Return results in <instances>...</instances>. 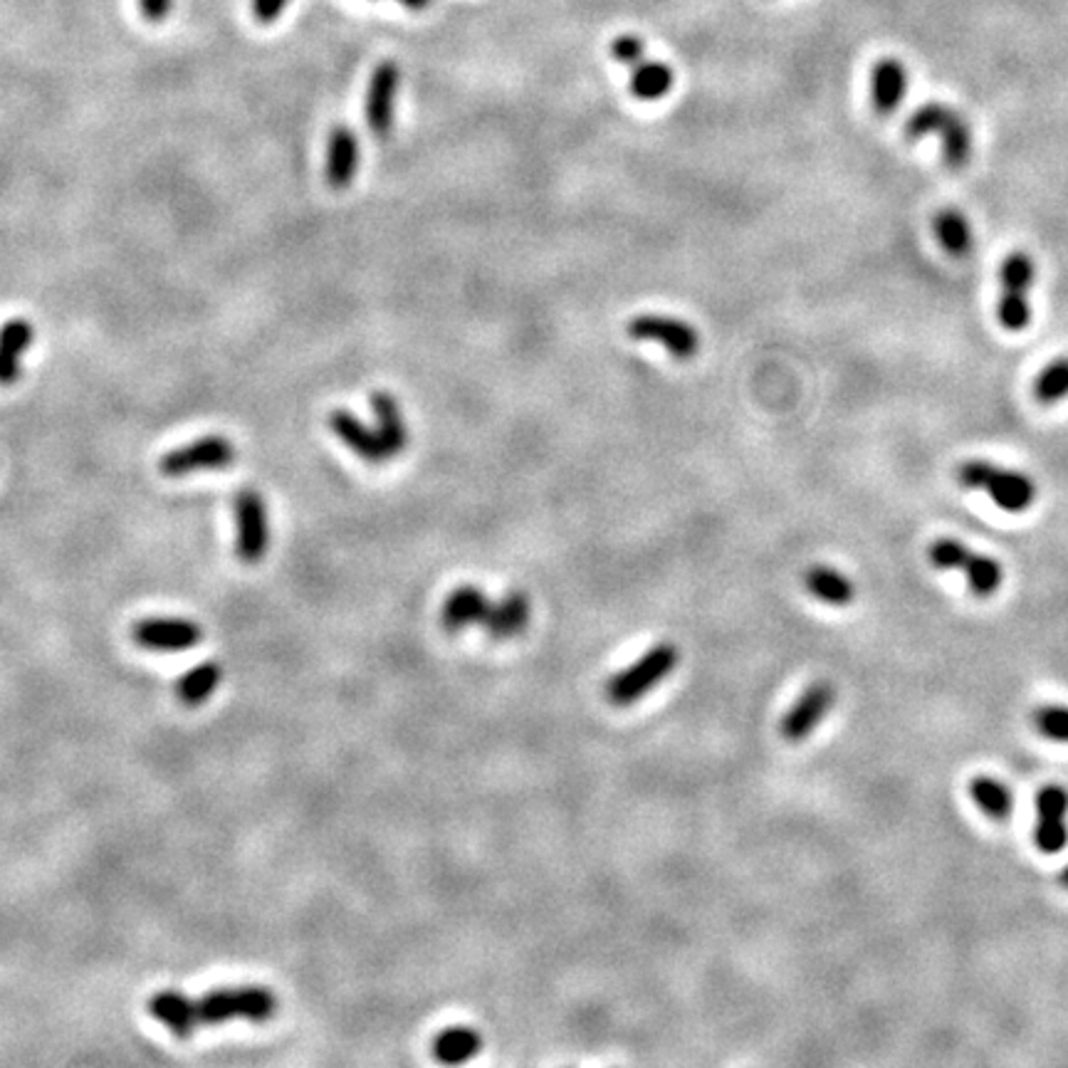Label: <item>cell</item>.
I'll list each match as a JSON object with an SVG mask.
<instances>
[{"label":"cell","mask_w":1068,"mask_h":1068,"mask_svg":"<svg viewBox=\"0 0 1068 1068\" xmlns=\"http://www.w3.org/2000/svg\"><path fill=\"white\" fill-rule=\"evenodd\" d=\"M235 512V552L243 564L263 562L269 547V520L263 495L243 488L233 500Z\"/></svg>","instance_id":"6"},{"label":"cell","mask_w":1068,"mask_h":1068,"mask_svg":"<svg viewBox=\"0 0 1068 1068\" xmlns=\"http://www.w3.org/2000/svg\"><path fill=\"white\" fill-rule=\"evenodd\" d=\"M237 458L235 446L225 436H206L189 446L169 450L159 460V470L166 478H186L201 470H223L233 466Z\"/></svg>","instance_id":"8"},{"label":"cell","mask_w":1068,"mask_h":1068,"mask_svg":"<svg viewBox=\"0 0 1068 1068\" xmlns=\"http://www.w3.org/2000/svg\"><path fill=\"white\" fill-rule=\"evenodd\" d=\"M673 82H675V74L668 64L641 60L639 64H633L631 68L629 90L633 96H639L641 102H655L671 92Z\"/></svg>","instance_id":"25"},{"label":"cell","mask_w":1068,"mask_h":1068,"mask_svg":"<svg viewBox=\"0 0 1068 1068\" xmlns=\"http://www.w3.org/2000/svg\"><path fill=\"white\" fill-rule=\"evenodd\" d=\"M369 404L376 420V434H379L388 456L391 458L401 456L408 446V428L401 414V406H398L396 398L388 391H374Z\"/></svg>","instance_id":"20"},{"label":"cell","mask_w":1068,"mask_h":1068,"mask_svg":"<svg viewBox=\"0 0 1068 1068\" xmlns=\"http://www.w3.org/2000/svg\"><path fill=\"white\" fill-rule=\"evenodd\" d=\"M873 106L878 114H893L903 104L905 90H908V72L895 58H883L876 62L871 74Z\"/></svg>","instance_id":"21"},{"label":"cell","mask_w":1068,"mask_h":1068,"mask_svg":"<svg viewBox=\"0 0 1068 1068\" xmlns=\"http://www.w3.org/2000/svg\"><path fill=\"white\" fill-rule=\"evenodd\" d=\"M149 1014L161 1024H166L169 1031L179 1039H189L193 1031L199 1029V1017H196V999H191L181 991L166 989L159 991L149 999L146 1005Z\"/></svg>","instance_id":"16"},{"label":"cell","mask_w":1068,"mask_h":1068,"mask_svg":"<svg viewBox=\"0 0 1068 1068\" xmlns=\"http://www.w3.org/2000/svg\"><path fill=\"white\" fill-rule=\"evenodd\" d=\"M957 480L969 490H981L1005 512H1024L1037 500V482L1019 470L995 466L987 460H967L957 470Z\"/></svg>","instance_id":"1"},{"label":"cell","mask_w":1068,"mask_h":1068,"mask_svg":"<svg viewBox=\"0 0 1068 1068\" xmlns=\"http://www.w3.org/2000/svg\"><path fill=\"white\" fill-rule=\"evenodd\" d=\"M171 8H174V0H139V10H142L144 20L151 26L164 23L171 13Z\"/></svg>","instance_id":"32"},{"label":"cell","mask_w":1068,"mask_h":1068,"mask_svg":"<svg viewBox=\"0 0 1068 1068\" xmlns=\"http://www.w3.org/2000/svg\"><path fill=\"white\" fill-rule=\"evenodd\" d=\"M681 661V651L673 643H658L651 651H645L633 665L623 668L607 683V700L611 705L625 708L639 703V700L655 688L668 675L675 671Z\"/></svg>","instance_id":"4"},{"label":"cell","mask_w":1068,"mask_h":1068,"mask_svg":"<svg viewBox=\"0 0 1068 1068\" xmlns=\"http://www.w3.org/2000/svg\"><path fill=\"white\" fill-rule=\"evenodd\" d=\"M223 681V668L218 663H201L176 683V698L186 708H199L213 695Z\"/></svg>","instance_id":"27"},{"label":"cell","mask_w":1068,"mask_h":1068,"mask_svg":"<svg viewBox=\"0 0 1068 1068\" xmlns=\"http://www.w3.org/2000/svg\"><path fill=\"white\" fill-rule=\"evenodd\" d=\"M530 599H527L525 591H510L507 597L498 603H490L488 617H485L482 625L488 631L490 639L495 641H507L515 639L517 633H522L530 623Z\"/></svg>","instance_id":"18"},{"label":"cell","mask_w":1068,"mask_h":1068,"mask_svg":"<svg viewBox=\"0 0 1068 1068\" xmlns=\"http://www.w3.org/2000/svg\"><path fill=\"white\" fill-rule=\"evenodd\" d=\"M359 169V139L349 126H334L327 142V164L325 176L329 189L344 191L352 186Z\"/></svg>","instance_id":"15"},{"label":"cell","mask_w":1068,"mask_h":1068,"mask_svg":"<svg viewBox=\"0 0 1068 1068\" xmlns=\"http://www.w3.org/2000/svg\"><path fill=\"white\" fill-rule=\"evenodd\" d=\"M1034 396L1041 404H1056L1068 396V356L1051 362L1034 382Z\"/></svg>","instance_id":"28"},{"label":"cell","mask_w":1068,"mask_h":1068,"mask_svg":"<svg viewBox=\"0 0 1068 1068\" xmlns=\"http://www.w3.org/2000/svg\"><path fill=\"white\" fill-rule=\"evenodd\" d=\"M935 235L953 257H967L975 251L973 225L955 208H945L935 215Z\"/></svg>","instance_id":"26"},{"label":"cell","mask_w":1068,"mask_h":1068,"mask_svg":"<svg viewBox=\"0 0 1068 1068\" xmlns=\"http://www.w3.org/2000/svg\"><path fill=\"white\" fill-rule=\"evenodd\" d=\"M643 42L639 35H619L617 40L611 42V58L621 62V64H629V68H633V64H639L643 60Z\"/></svg>","instance_id":"30"},{"label":"cell","mask_w":1068,"mask_h":1068,"mask_svg":"<svg viewBox=\"0 0 1068 1068\" xmlns=\"http://www.w3.org/2000/svg\"><path fill=\"white\" fill-rule=\"evenodd\" d=\"M327 424L332 434L337 436L342 444L354 452V456L372 462V466H379V462H386L391 458L388 456L386 446L382 444L379 434H376V428L366 426L364 420L356 418L352 411H347V408H334L327 418Z\"/></svg>","instance_id":"14"},{"label":"cell","mask_w":1068,"mask_h":1068,"mask_svg":"<svg viewBox=\"0 0 1068 1068\" xmlns=\"http://www.w3.org/2000/svg\"><path fill=\"white\" fill-rule=\"evenodd\" d=\"M804 587L816 601L828 607H848L856 599V587L848 577L828 564H814L804 571Z\"/></svg>","instance_id":"22"},{"label":"cell","mask_w":1068,"mask_h":1068,"mask_svg":"<svg viewBox=\"0 0 1068 1068\" xmlns=\"http://www.w3.org/2000/svg\"><path fill=\"white\" fill-rule=\"evenodd\" d=\"M289 0H251L253 18L261 26H273L275 20L285 13Z\"/></svg>","instance_id":"31"},{"label":"cell","mask_w":1068,"mask_h":1068,"mask_svg":"<svg viewBox=\"0 0 1068 1068\" xmlns=\"http://www.w3.org/2000/svg\"><path fill=\"white\" fill-rule=\"evenodd\" d=\"M1034 285V261L1027 253H1011L1001 265L999 322L1009 332H1021L1031 322L1029 289Z\"/></svg>","instance_id":"7"},{"label":"cell","mask_w":1068,"mask_h":1068,"mask_svg":"<svg viewBox=\"0 0 1068 1068\" xmlns=\"http://www.w3.org/2000/svg\"><path fill=\"white\" fill-rule=\"evenodd\" d=\"M635 342H655L678 362H690L700 349V334L688 322L665 315H639L625 325Z\"/></svg>","instance_id":"9"},{"label":"cell","mask_w":1068,"mask_h":1068,"mask_svg":"<svg viewBox=\"0 0 1068 1068\" xmlns=\"http://www.w3.org/2000/svg\"><path fill=\"white\" fill-rule=\"evenodd\" d=\"M969 796H973L975 804L981 808V814L995 818V822H1007L1014 812V794L1005 782L995 780V776L979 774L969 782Z\"/></svg>","instance_id":"24"},{"label":"cell","mask_w":1068,"mask_h":1068,"mask_svg":"<svg viewBox=\"0 0 1068 1068\" xmlns=\"http://www.w3.org/2000/svg\"><path fill=\"white\" fill-rule=\"evenodd\" d=\"M132 641L146 651H186L203 641V629L189 619H146L132 625Z\"/></svg>","instance_id":"13"},{"label":"cell","mask_w":1068,"mask_h":1068,"mask_svg":"<svg viewBox=\"0 0 1068 1068\" xmlns=\"http://www.w3.org/2000/svg\"><path fill=\"white\" fill-rule=\"evenodd\" d=\"M1059 881H1061V886H1064V888L1068 891V866H1066V868L1061 871V876H1059Z\"/></svg>","instance_id":"34"},{"label":"cell","mask_w":1068,"mask_h":1068,"mask_svg":"<svg viewBox=\"0 0 1068 1068\" xmlns=\"http://www.w3.org/2000/svg\"><path fill=\"white\" fill-rule=\"evenodd\" d=\"M396 3L408 8V10H426L430 3H434V0H396Z\"/></svg>","instance_id":"33"},{"label":"cell","mask_w":1068,"mask_h":1068,"mask_svg":"<svg viewBox=\"0 0 1068 1068\" xmlns=\"http://www.w3.org/2000/svg\"><path fill=\"white\" fill-rule=\"evenodd\" d=\"M490 601L485 597V591L466 584L458 587L456 591H450V597L444 603V613H440V623L450 633H458L462 629H468L472 623H482L488 617Z\"/></svg>","instance_id":"19"},{"label":"cell","mask_w":1068,"mask_h":1068,"mask_svg":"<svg viewBox=\"0 0 1068 1068\" xmlns=\"http://www.w3.org/2000/svg\"><path fill=\"white\" fill-rule=\"evenodd\" d=\"M927 559H930L933 567L937 569L963 571L969 589H973L975 597L979 599L997 593L1001 581H1005V569H1001L995 557L979 555L975 549L957 542V539H935V542L927 547Z\"/></svg>","instance_id":"5"},{"label":"cell","mask_w":1068,"mask_h":1068,"mask_svg":"<svg viewBox=\"0 0 1068 1068\" xmlns=\"http://www.w3.org/2000/svg\"><path fill=\"white\" fill-rule=\"evenodd\" d=\"M905 134L911 139H925L930 134L940 136L943 156L949 169L967 166L973 156V126L957 110L940 102L923 104L918 112H913L905 122Z\"/></svg>","instance_id":"2"},{"label":"cell","mask_w":1068,"mask_h":1068,"mask_svg":"<svg viewBox=\"0 0 1068 1068\" xmlns=\"http://www.w3.org/2000/svg\"><path fill=\"white\" fill-rule=\"evenodd\" d=\"M35 329L28 319L18 317L0 327V386H13L23 372V356L30 349Z\"/></svg>","instance_id":"17"},{"label":"cell","mask_w":1068,"mask_h":1068,"mask_svg":"<svg viewBox=\"0 0 1068 1068\" xmlns=\"http://www.w3.org/2000/svg\"><path fill=\"white\" fill-rule=\"evenodd\" d=\"M836 705V688L828 681H816L808 685L800 700L786 712L780 732L786 742H804L812 732L822 725L824 718Z\"/></svg>","instance_id":"10"},{"label":"cell","mask_w":1068,"mask_h":1068,"mask_svg":"<svg viewBox=\"0 0 1068 1068\" xmlns=\"http://www.w3.org/2000/svg\"><path fill=\"white\" fill-rule=\"evenodd\" d=\"M398 84H401V70L398 64L386 60L382 64H376L369 80V90H366V124H369L372 134L386 136L394 126V106H396V94Z\"/></svg>","instance_id":"12"},{"label":"cell","mask_w":1068,"mask_h":1068,"mask_svg":"<svg viewBox=\"0 0 1068 1068\" xmlns=\"http://www.w3.org/2000/svg\"><path fill=\"white\" fill-rule=\"evenodd\" d=\"M1068 792L1059 784L1041 786L1037 794V831L1034 841L1044 854H1061L1068 846Z\"/></svg>","instance_id":"11"},{"label":"cell","mask_w":1068,"mask_h":1068,"mask_svg":"<svg viewBox=\"0 0 1068 1068\" xmlns=\"http://www.w3.org/2000/svg\"><path fill=\"white\" fill-rule=\"evenodd\" d=\"M277 1011V997L267 987H225L211 989L196 999L199 1027H213L231 1019L267 1021Z\"/></svg>","instance_id":"3"},{"label":"cell","mask_w":1068,"mask_h":1068,"mask_svg":"<svg viewBox=\"0 0 1068 1068\" xmlns=\"http://www.w3.org/2000/svg\"><path fill=\"white\" fill-rule=\"evenodd\" d=\"M1034 728L1051 742H1068V705H1041L1034 710Z\"/></svg>","instance_id":"29"},{"label":"cell","mask_w":1068,"mask_h":1068,"mask_svg":"<svg viewBox=\"0 0 1068 1068\" xmlns=\"http://www.w3.org/2000/svg\"><path fill=\"white\" fill-rule=\"evenodd\" d=\"M482 1049V1037L470 1027H448L430 1044L436 1061L446 1066L466 1064Z\"/></svg>","instance_id":"23"}]
</instances>
